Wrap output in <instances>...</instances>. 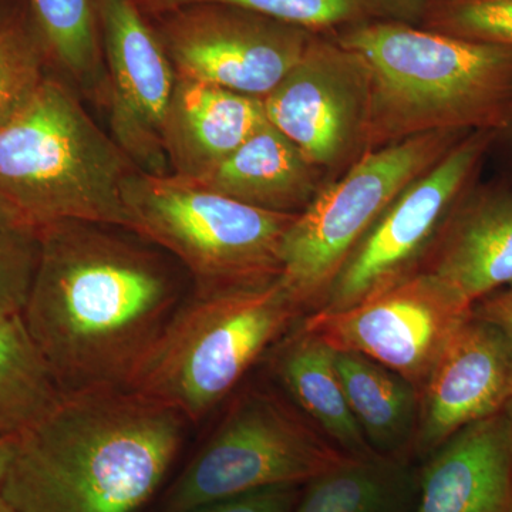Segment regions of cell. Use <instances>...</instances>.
Listing matches in <instances>:
<instances>
[{
  "mask_svg": "<svg viewBox=\"0 0 512 512\" xmlns=\"http://www.w3.org/2000/svg\"><path fill=\"white\" fill-rule=\"evenodd\" d=\"M119 229L66 221L37 232L23 318L63 394L128 389L192 291L174 258Z\"/></svg>",
  "mask_w": 512,
  "mask_h": 512,
  "instance_id": "obj_1",
  "label": "cell"
},
{
  "mask_svg": "<svg viewBox=\"0 0 512 512\" xmlns=\"http://www.w3.org/2000/svg\"><path fill=\"white\" fill-rule=\"evenodd\" d=\"M190 423L131 389L64 394L16 439L0 497L15 512H140Z\"/></svg>",
  "mask_w": 512,
  "mask_h": 512,
  "instance_id": "obj_2",
  "label": "cell"
},
{
  "mask_svg": "<svg viewBox=\"0 0 512 512\" xmlns=\"http://www.w3.org/2000/svg\"><path fill=\"white\" fill-rule=\"evenodd\" d=\"M330 37L367 70L366 151L434 131L512 127V47L404 22L367 23Z\"/></svg>",
  "mask_w": 512,
  "mask_h": 512,
  "instance_id": "obj_3",
  "label": "cell"
},
{
  "mask_svg": "<svg viewBox=\"0 0 512 512\" xmlns=\"http://www.w3.org/2000/svg\"><path fill=\"white\" fill-rule=\"evenodd\" d=\"M137 170L57 77H43L0 126V201L36 234L66 221L130 231L123 190Z\"/></svg>",
  "mask_w": 512,
  "mask_h": 512,
  "instance_id": "obj_4",
  "label": "cell"
},
{
  "mask_svg": "<svg viewBox=\"0 0 512 512\" xmlns=\"http://www.w3.org/2000/svg\"><path fill=\"white\" fill-rule=\"evenodd\" d=\"M305 316L282 284L191 291L128 389L198 423Z\"/></svg>",
  "mask_w": 512,
  "mask_h": 512,
  "instance_id": "obj_5",
  "label": "cell"
},
{
  "mask_svg": "<svg viewBox=\"0 0 512 512\" xmlns=\"http://www.w3.org/2000/svg\"><path fill=\"white\" fill-rule=\"evenodd\" d=\"M130 231L163 249L192 291H229L275 281L282 244L298 214L259 210L175 175L134 171L124 184Z\"/></svg>",
  "mask_w": 512,
  "mask_h": 512,
  "instance_id": "obj_6",
  "label": "cell"
},
{
  "mask_svg": "<svg viewBox=\"0 0 512 512\" xmlns=\"http://www.w3.org/2000/svg\"><path fill=\"white\" fill-rule=\"evenodd\" d=\"M278 387L235 390L227 412L165 495L163 512L276 485H302L349 460Z\"/></svg>",
  "mask_w": 512,
  "mask_h": 512,
  "instance_id": "obj_7",
  "label": "cell"
},
{
  "mask_svg": "<svg viewBox=\"0 0 512 512\" xmlns=\"http://www.w3.org/2000/svg\"><path fill=\"white\" fill-rule=\"evenodd\" d=\"M467 134L434 131L366 151L320 188L296 215L281 251L282 284L305 316L322 308L349 256L400 192Z\"/></svg>",
  "mask_w": 512,
  "mask_h": 512,
  "instance_id": "obj_8",
  "label": "cell"
},
{
  "mask_svg": "<svg viewBox=\"0 0 512 512\" xmlns=\"http://www.w3.org/2000/svg\"><path fill=\"white\" fill-rule=\"evenodd\" d=\"M495 134L468 133L400 192L349 256L319 311L352 308L421 271L441 229L473 183Z\"/></svg>",
  "mask_w": 512,
  "mask_h": 512,
  "instance_id": "obj_9",
  "label": "cell"
},
{
  "mask_svg": "<svg viewBox=\"0 0 512 512\" xmlns=\"http://www.w3.org/2000/svg\"><path fill=\"white\" fill-rule=\"evenodd\" d=\"M148 19L178 77L261 100L318 36L228 3H192Z\"/></svg>",
  "mask_w": 512,
  "mask_h": 512,
  "instance_id": "obj_10",
  "label": "cell"
},
{
  "mask_svg": "<svg viewBox=\"0 0 512 512\" xmlns=\"http://www.w3.org/2000/svg\"><path fill=\"white\" fill-rule=\"evenodd\" d=\"M473 306L429 271L335 312L303 316V328L339 352H356L423 389L444 348Z\"/></svg>",
  "mask_w": 512,
  "mask_h": 512,
  "instance_id": "obj_11",
  "label": "cell"
},
{
  "mask_svg": "<svg viewBox=\"0 0 512 512\" xmlns=\"http://www.w3.org/2000/svg\"><path fill=\"white\" fill-rule=\"evenodd\" d=\"M369 100L360 57L333 37L318 35L262 104L266 120L323 174L366 153Z\"/></svg>",
  "mask_w": 512,
  "mask_h": 512,
  "instance_id": "obj_12",
  "label": "cell"
},
{
  "mask_svg": "<svg viewBox=\"0 0 512 512\" xmlns=\"http://www.w3.org/2000/svg\"><path fill=\"white\" fill-rule=\"evenodd\" d=\"M111 137L138 170L170 174L164 121L177 73L134 0H99Z\"/></svg>",
  "mask_w": 512,
  "mask_h": 512,
  "instance_id": "obj_13",
  "label": "cell"
},
{
  "mask_svg": "<svg viewBox=\"0 0 512 512\" xmlns=\"http://www.w3.org/2000/svg\"><path fill=\"white\" fill-rule=\"evenodd\" d=\"M511 397L512 346L471 312L421 389L413 454L429 457L457 431L503 413Z\"/></svg>",
  "mask_w": 512,
  "mask_h": 512,
  "instance_id": "obj_14",
  "label": "cell"
},
{
  "mask_svg": "<svg viewBox=\"0 0 512 512\" xmlns=\"http://www.w3.org/2000/svg\"><path fill=\"white\" fill-rule=\"evenodd\" d=\"M412 512H512V434L505 413L476 421L427 457Z\"/></svg>",
  "mask_w": 512,
  "mask_h": 512,
  "instance_id": "obj_15",
  "label": "cell"
},
{
  "mask_svg": "<svg viewBox=\"0 0 512 512\" xmlns=\"http://www.w3.org/2000/svg\"><path fill=\"white\" fill-rule=\"evenodd\" d=\"M471 306L512 286V191L464 195L424 261Z\"/></svg>",
  "mask_w": 512,
  "mask_h": 512,
  "instance_id": "obj_16",
  "label": "cell"
},
{
  "mask_svg": "<svg viewBox=\"0 0 512 512\" xmlns=\"http://www.w3.org/2000/svg\"><path fill=\"white\" fill-rule=\"evenodd\" d=\"M265 121L261 99L177 76L164 121L170 174L188 181L201 177Z\"/></svg>",
  "mask_w": 512,
  "mask_h": 512,
  "instance_id": "obj_17",
  "label": "cell"
},
{
  "mask_svg": "<svg viewBox=\"0 0 512 512\" xmlns=\"http://www.w3.org/2000/svg\"><path fill=\"white\" fill-rule=\"evenodd\" d=\"M320 178L322 173L266 120L208 173L185 181L259 210L301 214L323 187Z\"/></svg>",
  "mask_w": 512,
  "mask_h": 512,
  "instance_id": "obj_18",
  "label": "cell"
},
{
  "mask_svg": "<svg viewBox=\"0 0 512 512\" xmlns=\"http://www.w3.org/2000/svg\"><path fill=\"white\" fill-rule=\"evenodd\" d=\"M264 359L275 386L346 456L377 454L350 410L333 366L332 349L303 328L301 320Z\"/></svg>",
  "mask_w": 512,
  "mask_h": 512,
  "instance_id": "obj_19",
  "label": "cell"
},
{
  "mask_svg": "<svg viewBox=\"0 0 512 512\" xmlns=\"http://www.w3.org/2000/svg\"><path fill=\"white\" fill-rule=\"evenodd\" d=\"M332 356L350 410L367 443L380 456L407 463L419 424V389L360 353L332 350Z\"/></svg>",
  "mask_w": 512,
  "mask_h": 512,
  "instance_id": "obj_20",
  "label": "cell"
},
{
  "mask_svg": "<svg viewBox=\"0 0 512 512\" xmlns=\"http://www.w3.org/2000/svg\"><path fill=\"white\" fill-rule=\"evenodd\" d=\"M417 493L419 480L406 461L352 457L308 481L295 512H412Z\"/></svg>",
  "mask_w": 512,
  "mask_h": 512,
  "instance_id": "obj_21",
  "label": "cell"
},
{
  "mask_svg": "<svg viewBox=\"0 0 512 512\" xmlns=\"http://www.w3.org/2000/svg\"><path fill=\"white\" fill-rule=\"evenodd\" d=\"M63 396L23 311L0 308V439L25 433Z\"/></svg>",
  "mask_w": 512,
  "mask_h": 512,
  "instance_id": "obj_22",
  "label": "cell"
},
{
  "mask_svg": "<svg viewBox=\"0 0 512 512\" xmlns=\"http://www.w3.org/2000/svg\"><path fill=\"white\" fill-rule=\"evenodd\" d=\"M147 16L192 3H228L298 26L315 35L333 36L375 22L421 26L430 0H134Z\"/></svg>",
  "mask_w": 512,
  "mask_h": 512,
  "instance_id": "obj_23",
  "label": "cell"
},
{
  "mask_svg": "<svg viewBox=\"0 0 512 512\" xmlns=\"http://www.w3.org/2000/svg\"><path fill=\"white\" fill-rule=\"evenodd\" d=\"M47 55L92 96H106L99 0H29Z\"/></svg>",
  "mask_w": 512,
  "mask_h": 512,
  "instance_id": "obj_24",
  "label": "cell"
},
{
  "mask_svg": "<svg viewBox=\"0 0 512 512\" xmlns=\"http://www.w3.org/2000/svg\"><path fill=\"white\" fill-rule=\"evenodd\" d=\"M45 46L22 19L0 22V126L46 76Z\"/></svg>",
  "mask_w": 512,
  "mask_h": 512,
  "instance_id": "obj_25",
  "label": "cell"
},
{
  "mask_svg": "<svg viewBox=\"0 0 512 512\" xmlns=\"http://www.w3.org/2000/svg\"><path fill=\"white\" fill-rule=\"evenodd\" d=\"M421 28L512 47V0H430Z\"/></svg>",
  "mask_w": 512,
  "mask_h": 512,
  "instance_id": "obj_26",
  "label": "cell"
},
{
  "mask_svg": "<svg viewBox=\"0 0 512 512\" xmlns=\"http://www.w3.org/2000/svg\"><path fill=\"white\" fill-rule=\"evenodd\" d=\"M39 255V239L30 229L0 237V308L23 311Z\"/></svg>",
  "mask_w": 512,
  "mask_h": 512,
  "instance_id": "obj_27",
  "label": "cell"
},
{
  "mask_svg": "<svg viewBox=\"0 0 512 512\" xmlns=\"http://www.w3.org/2000/svg\"><path fill=\"white\" fill-rule=\"evenodd\" d=\"M301 485H276L202 505L191 512H295Z\"/></svg>",
  "mask_w": 512,
  "mask_h": 512,
  "instance_id": "obj_28",
  "label": "cell"
},
{
  "mask_svg": "<svg viewBox=\"0 0 512 512\" xmlns=\"http://www.w3.org/2000/svg\"><path fill=\"white\" fill-rule=\"evenodd\" d=\"M473 315L501 330L512 346V286L481 299L473 306Z\"/></svg>",
  "mask_w": 512,
  "mask_h": 512,
  "instance_id": "obj_29",
  "label": "cell"
},
{
  "mask_svg": "<svg viewBox=\"0 0 512 512\" xmlns=\"http://www.w3.org/2000/svg\"><path fill=\"white\" fill-rule=\"evenodd\" d=\"M16 439L18 437H8V439H0V490H2L3 480H5L6 471L10 461H12L13 453H15Z\"/></svg>",
  "mask_w": 512,
  "mask_h": 512,
  "instance_id": "obj_30",
  "label": "cell"
},
{
  "mask_svg": "<svg viewBox=\"0 0 512 512\" xmlns=\"http://www.w3.org/2000/svg\"><path fill=\"white\" fill-rule=\"evenodd\" d=\"M15 229H25L19 227L18 222H16L15 217H13L12 212L6 208V205L0 201V237L8 234L10 231H15Z\"/></svg>",
  "mask_w": 512,
  "mask_h": 512,
  "instance_id": "obj_31",
  "label": "cell"
},
{
  "mask_svg": "<svg viewBox=\"0 0 512 512\" xmlns=\"http://www.w3.org/2000/svg\"><path fill=\"white\" fill-rule=\"evenodd\" d=\"M505 416H507L508 424H510L511 434H512V397L510 402H508L507 407L504 410Z\"/></svg>",
  "mask_w": 512,
  "mask_h": 512,
  "instance_id": "obj_32",
  "label": "cell"
},
{
  "mask_svg": "<svg viewBox=\"0 0 512 512\" xmlns=\"http://www.w3.org/2000/svg\"><path fill=\"white\" fill-rule=\"evenodd\" d=\"M0 512H15L9 504H6L5 501H3L2 497H0Z\"/></svg>",
  "mask_w": 512,
  "mask_h": 512,
  "instance_id": "obj_33",
  "label": "cell"
},
{
  "mask_svg": "<svg viewBox=\"0 0 512 512\" xmlns=\"http://www.w3.org/2000/svg\"><path fill=\"white\" fill-rule=\"evenodd\" d=\"M512 128V127H511Z\"/></svg>",
  "mask_w": 512,
  "mask_h": 512,
  "instance_id": "obj_34",
  "label": "cell"
}]
</instances>
